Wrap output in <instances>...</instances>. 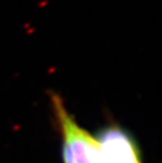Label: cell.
Instances as JSON below:
<instances>
[{
	"instance_id": "6da1fadb",
	"label": "cell",
	"mask_w": 162,
	"mask_h": 163,
	"mask_svg": "<svg viewBox=\"0 0 162 163\" xmlns=\"http://www.w3.org/2000/svg\"><path fill=\"white\" fill-rule=\"evenodd\" d=\"M51 101L62 138L63 163H102L96 137L78 124L61 97L53 94Z\"/></svg>"
},
{
	"instance_id": "7a4b0ae2",
	"label": "cell",
	"mask_w": 162,
	"mask_h": 163,
	"mask_svg": "<svg viewBox=\"0 0 162 163\" xmlns=\"http://www.w3.org/2000/svg\"><path fill=\"white\" fill-rule=\"evenodd\" d=\"M96 138L102 163H142L136 141L119 125H107Z\"/></svg>"
}]
</instances>
